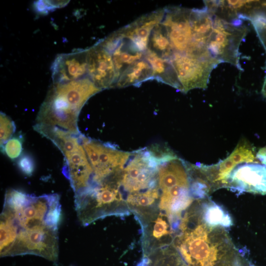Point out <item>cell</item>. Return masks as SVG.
I'll use <instances>...</instances> for the list:
<instances>
[{
  "label": "cell",
  "instance_id": "1",
  "mask_svg": "<svg viewBox=\"0 0 266 266\" xmlns=\"http://www.w3.org/2000/svg\"><path fill=\"white\" fill-rule=\"evenodd\" d=\"M60 197L9 189L0 214V256L34 255L56 262L59 256Z\"/></svg>",
  "mask_w": 266,
  "mask_h": 266
},
{
  "label": "cell",
  "instance_id": "2",
  "mask_svg": "<svg viewBox=\"0 0 266 266\" xmlns=\"http://www.w3.org/2000/svg\"><path fill=\"white\" fill-rule=\"evenodd\" d=\"M172 245L187 266H249L227 230L201 218L194 202L183 213Z\"/></svg>",
  "mask_w": 266,
  "mask_h": 266
},
{
  "label": "cell",
  "instance_id": "3",
  "mask_svg": "<svg viewBox=\"0 0 266 266\" xmlns=\"http://www.w3.org/2000/svg\"><path fill=\"white\" fill-rule=\"evenodd\" d=\"M91 97L89 89L81 81L53 84L40 106L33 127L57 128L79 134L78 115Z\"/></svg>",
  "mask_w": 266,
  "mask_h": 266
},
{
  "label": "cell",
  "instance_id": "4",
  "mask_svg": "<svg viewBox=\"0 0 266 266\" xmlns=\"http://www.w3.org/2000/svg\"><path fill=\"white\" fill-rule=\"evenodd\" d=\"M255 160L253 148L248 142L243 140L225 159L211 165H192V171L209 187L212 193L219 189L227 188L228 177L237 166L252 163Z\"/></svg>",
  "mask_w": 266,
  "mask_h": 266
},
{
  "label": "cell",
  "instance_id": "5",
  "mask_svg": "<svg viewBox=\"0 0 266 266\" xmlns=\"http://www.w3.org/2000/svg\"><path fill=\"white\" fill-rule=\"evenodd\" d=\"M227 188L240 194L244 192L266 195V166L246 163L237 166L230 174Z\"/></svg>",
  "mask_w": 266,
  "mask_h": 266
},
{
  "label": "cell",
  "instance_id": "6",
  "mask_svg": "<svg viewBox=\"0 0 266 266\" xmlns=\"http://www.w3.org/2000/svg\"><path fill=\"white\" fill-rule=\"evenodd\" d=\"M87 76L101 90L114 87L116 82L112 55L99 42L88 48Z\"/></svg>",
  "mask_w": 266,
  "mask_h": 266
},
{
  "label": "cell",
  "instance_id": "7",
  "mask_svg": "<svg viewBox=\"0 0 266 266\" xmlns=\"http://www.w3.org/2000/svg\"><path fill=\"white\" fill-rule=\"evenodd\" d=\"M88 48L61 54L55 59L51 69L53 84L67 83L80 79L87 75Z\"/></svg>",
  "mask_w": 266,
  "mask_h": 266
},
{
  "label": "cell",
  "instance_id": "8",
  "mask_svg": "<svg viewBox=\"0 0 266 266\" xmlns=\"http://www.w3.org/2000/svg\"><path fill=\"white\" fill-rule=\"evenodd\" d=\"M148 217L151 221L145 230L144 243L152 252L172 244L176 231L169 217L162 211L153 212Z\"/></svg>",
  "mask_w": 266,
  "mask_h": 266
},
{
  "label": "cell",
  "instance_id": "9",
  "mask_svg": "<svg viewBox=\"0 0 266 266\" xmlns=\"http://www.w3.org/2000/svg\"><path fill=\"white\" fill-rule=\"evenodd\" d=\"M164 14L165 8L154 11L143 15L119 31L123 37L131 40L140 51L145 53L151 33L162 22Z\"/></svg>",
  "mask_w": 266,
  "mask_h": 266
},
{
  "label": "cell",
  "instance_id": "10",
  "mask_svg": "<svg viewBox=\"0 0 266 266\" xmlns=\"http://www.w3.org/2000/svg\"><path fill=\"white\" fill-rule=\"evenodd\" d=\"M187 164L176 156L159 166L158 186L161 192L176 185L190 186Z\"/></svg>",
  "mask_w": 266,
  "mask_h": 266
},
{
  "label": "cell",
  "instance_id": "11",
  "mask_svg": "<svg viewBox=\"0 0 266 266\" xmlns=\"http://www.w3.org/2000/svg\"><path fill=\"white\" fill-rule=\"evenodd\" d=\"M143 53H144L140 51L131 40L123 36L119 45L111 53L116 74V82L129 66L143 58Z\"/></svg>",
  "mask_w": 266,
  "mask_h": 266
},
{
  "label": "cell",
  "instance_id": "12",
  "mask_svg": "<svg viewBox=\"0 0 266 266\" xmlns=\"http://www.w3.org/2000/svg\"><path fill=\"white\" fill-rule=\"evenodd\" d=\"M195 203L201 218L207 223L226 228L233 225V220L229 213L208 198L197 200Z\"/></svg>",
  "mask_w": 266,
  "mask_h": 266
},
{
  "label": "cell",
  "instance_id": "13",
  "mask_svg": "<svg viewBox=\"0 0 266 266\" xmlns=\"http://www.w3.org/2000/svg\"><path fill=\"white\" fill-rule=\"evenodd\" d=\"M150 79H153V71L150 64L143 58L129 66L120 76L114 87L137 86Z\"/></svg>",
  "mask_w": 266,
  "mask_h": 266
},
{
  "label": "cell",
  "instance_id": "14",
  "mask_svg": "<svg viewBox=\"0 0 266 266\" xmlns=\"http://www.w3.org/2000/svg\"><path fill=\"white\" fill-rule=\"evenodd\" d=\"M144 58L151 66L153 79L162 82L179 90V85L175 71L169 62L147 50Z\"/></svg>",
  "mask_w": 266,
  "mask_h": 266
},
{
  "label": "cell",
  "instance_id": "15",
  "mask_svg": "<svg viewBox=\"0 0 266 266\" xmlns=\"http://www.w3.org/2000/svg\"><path fill=\"white\" fill-rule=\"evenodd\" d=\"M147 50L168 61L171 58L172 51L167 31L161 22L152 30Z\"/></svg>",
  "mask_w": 266,
  "mask_h": 266
},
{
  "label": "cell",
  "instance_id": "16",
  "mask_svg": "<svg viewBox=\"0 0 266 266\" xmlns=\"http://www.w3.org/2000/svg\"><path fill=\"white\" fill-rule=\"evenodd\" d=\"M158 186L150 188L145 192L130 194L126 200L127 203L142 215H150L148 210L152 208L158 199L159 193Z\"/></svg>",
  "mask_w": 266,
  "mask_h": 266
},
{
  "label": "cell",
  "instance_id": "17",
  "mask_svg": "<svg viewBox=\"0 0 266 266\" xmlns=\"http://www.w3.org/2000/svg\"><path fill=\"white\" fill-rule=\"evenodd\" d=\"M150 256L146 266H187L172 245L151 253Z\"/></svg>",
  "mask_w": 266,
  "mask_h": 266
},
{
  "label": "cell",
  "instance_id": "18",
  "mask_svg": "<svg viewBox=\"0 0 266 266\" xmlns=\"http://www.w3.org/2000/svg\"><path fill=\"white\" fill-rule=\"evenodd\" d=\"M23 141L21 135L11 137L1 147L2 152L11 160L17 158L22 151Z\"/></svg>",
  "mask_w": 266,
  "mask_h": 266
},
{
  "label": "cell",
  "instance_id": "19",
  "mask_svg": "<svg viewBox=\"0 0 266 266\" xmlns=\"http://www.w3.org/2000/svg\"><path fill=\"white\" fill-rule=\"evenodd\" d=\"M0 147L12 136L16 127L14 122L4 113H0Z\"/></svg>",
  "mask_w": 266,
  "mask_h": 266
},
{
  "label": "cell",
  "instance_id": "20",
  "mask_svg": "<svg viewBox=\"0 0 266 266\" xmlns=\"http://www.w3.org/2000/svg\"><path fill=\"white\" fill-rule=\"evenodd\" d=\"M68 0H38L34 2L35 9L41 14H47L50 11L65 6Z\"/></svg>",
  "mask_w": 266,
  "mask_h": 266
},
{
  "label": "cell",
  "instance_id": "21",
  "mask_svg": "<svg viewBox=\"0 0 266 266\" xmlns=\"http://www.w3.org/2000/svg\"><path fill=\"white\" fill-rule=\"evenodd\" d=\"M18 166L21 170L27 175L32 174L34 169L33 157L28 154L23 155L18 160Z\"/></svg>",
  "mask_w": 266,
  "mask_h": 266
},
{
  "label": "cell",
  "instance_id": "22",
  "mask_svg": "<svg viewBox=\"0 0 266 266\" xmlns=\"http://www.w3.org/2000/svg\"><path fill=\"white\" fill-rule=\"evenodd\" d=\"M256 158L266 166V146L261 148L256 154Z\"/></svg>",
  "mask_w": 266,
  "mask_h": 266
},
{
  "label": "cell",
  "instance_id": "23",
  "mask_svg": "<svg viewBox=\"0 0 266 266\" xmlns=\"http://www.w3.org/2000/svg\"><path fill=\"white\" fill-rule=\"evenodd\" d=\"M263 6H266V2L263 3Z\"/></svg>",
  "mask_w": 266,
  "mask_h": 266
},
{
  "label": "cell",
  "instance_id": "24",
  "mask_svg": "<svg viewBox=\"0 0 266 266\" xmlns=\"http://www.w3.org/2000/svg\"><path fill=\"white\" fill-rule=\"evenodd\" d=\"M249 266H255L254 265L250 264Z\"/></svg>",
  "mask_w": 266,
  "mask_h": 266
}]
</instances>
